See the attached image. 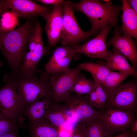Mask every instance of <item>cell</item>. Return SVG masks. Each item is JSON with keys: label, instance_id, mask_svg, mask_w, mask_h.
I'll use <instances>...</instances> for the list:
<instances>
[{"label": "cell", "instance_id": "cell-28", "mask_svg": "<svg viewBox=\"0 0 137 137\" xmlns=\"http://www.w3.org/2000/svg\"><path fill=\"white\" fill-rule=\"evenodd\" d=\"M70 137H88L85 123L79 121L73 128Z\"/></svg>", "mask_w": 137, "mask_h": 137}, {"label": "cell", "instance_id": "cell-14", "mask_svg": "<svg viewBox=\"0 0 137 137\" xmlns=\"http://www.w3.org/2000/svg\"><path fill=\"white\" fill-rule=\"evenodd\" d=\"M63 3L55 6L51 11L44 17L46 20L45 30L48 44L55 45L61 38L63 29Z\"/></svg>", "mask_w": 137, "mask_h": 137}, {"label": "cell", "instance_id": "cell-25", "mask_svg": "<svg viewBox=\"0 0 137 137\" xmlns=\"http://www.w3.org/2000/svg\"><path fill=\"white\" fill-rule=\"evenodd\" d=\"M18 17L11 11H7L3 13L0 20V31L5 32L14 30L19 24Z\"/></svg>", "mask_w": 137, "mask_h": 137}, {"label": "cell", "instance_id": "cell-15", "mask_svg": "<svg viewBox=\"0 0 137 137\" xmlns=\"http://www.w3.org/2000/svg\"><path fill=\"white\" fill-rule=\"evenodd\" d=\"M42 33L39 36L33 50L25 53L23 57L20 72L26 75L35 74L38 63L42 58L49 51L43 41Z\"/></svg>", "mask_w": 137, "mask_h": 137}, {"label": "cell", "instance_id": "cell-36", "mask_svg": "<svg viewBox=\"0 0 137 137\" xmlns=\"http://www.w3.org/2000/svg\"><path fill=\"white\" fill-rule=\"evenodd\" d=\"M131 137H137V133H132Z\"/></svg>", "mask_w": 137, "mask_h": 137}, {"label": "cell", "instance_id": "cell-26", "mask_svg": "<svg viewBox=\"0 0 137 137\" xmlns=\"http://www.w3.org/2000/svg\"><path fill=\"white\" fill-rule=\"evenodd\" d=\"M22 124L0 112V136L9 132L18 131L22 127Z\"/></svg>", "mask_w": 137, "mask_h": 137}, {"label": "cell", "instance_id": "cell-12", "mask_svg": "<svg viewBox=\"0 0 137 137\" xmlns=\"http://www.w3.org/2000/svg\"><path fill=\"white\" fill-rule=\"evenodd\" d=\"M5 0L9 9L18 17L28 19L38 16L44 18L52 9L31 0Z\"/></svg>", "mask_w": 137, "mask_h": 137}, {"label": "cell", "instance_id": "cell-23", "mask_svg": "<svg viewBox=\"0 0 137 137\" xmlns=\"http://www.w3.org/2000/svg\"><path fill=\"white\" fill-rule=\"evenodd\" d=\"M130 75V74L126 72L111 71L104 82L101 85L109 95L113 89Z\"/></svg>", "mask_w": 137, "mask_h": 137}, {"label": "cell", "instance_id": "cell-32", "mask_svg": "<svg viewBox=\"0 0 137 137\" xmlns=\"http://www.w3.org/2000/svg\"><path fill=\"white\" fill-rule=\"evenodd\" d=\"M129 5L137 13V1L136 0H127Z\"/></svg>", "mask_w": 137, "mask_h": 137}, {"label": "cell", "instance_id": "cell-30", "mask_svg": "<svg viewBox=\"0 0 137 137\" xmlns=\"http://www.w3.org/2000/svg\"><path fill=\"white\" fill-rule=\"evenodd\" d=\"M39 2L45 4H50L57 6L63 3L65 1L62 0H37Z\"/></svg>", "mask_w": 137, "mask_h": 137}, {"label": "cell", "instance_id": "cell-21", "mask_svg": "<svg viewBox=\"0 0 137 137\" xmlns=\"http://www.w3.org/2000/svg\"><path fill=\"white\" fill-rule=\"evenodd\" d=\"M81 68L90 73L94 78V81L102 84L111 72L105 64L86 62L79 64Z\"/></svg>", "mask_w": 137, "mask_h": 137}, {"label": "cell", "instance_id": "cell-1", "mask_svg": "<svg viewBox=\"0 0 137 137\" xmlns=\"http://www.w3.org/2000/svg\"><path fill=\"white\" fill-rule=\"evenodd\" d=\"M36 23L32 18L28 19L12 31H0V50L13 73L21 71L26 49Z\"/></svg>", "mask_w": 137, "mask_h": 137}, {"label": "cell", "instance_id": "cell-33", "mask_svg": "<svg viewBox=\"0 0 137 137\" xmlns=\"http://www.w3.org/2000/svg\"><path fill=\"white\" fill-rule=\"evenodd\" d=\"M131 135L132 133L130 132V130H128L111 137H131Z\"/></svg>", "mask_w": 137, "mask_h": 137}, {"label": "cell", "instance_id": "cell-8", "mask_svg": "<svg viewBox=\"0 0 137 137\" xmlns=\"http://www.w3.org/2000/svg\"><path fill=\"white\" fill-rule=\"evenodd\" d=\"M105 108L100 118L113 136L129 130L136 120L134 112L122 111L108 105Z\"/></svg>", "mask_w": 137, "mask_h": 137}, {"label": "cell", "instance_id": "cell-11", "mask_svg": "<svg viewBox=\"0 0 137 137\" xmlns=\"http://www.w3.org/2000/svg\"><path fill=\"white\" fill-rule=\"evenodd\" d=\"M75 49L68 46L57 48L53 52L49 61L45 65V72L50 75L66 71L70 68L72 60L79 57Z\"/></svg>", "mask_w": 137, "mask_h": 137}, {"label": "cell", "instance_id": "cell-6", "mask_svg": "<svg viewBox=\"0 0 137 137\" xmlns=\"http://www.w3.org/2000/svg\"><path fill=\"white\" fill-rule=\"evenodd\" d=\"M137 81L134 79L121 83L109 93L106 105L122 111H136Z\"/></svg>", "mask_w": 137, "mask_h": 137}, {"label": "cell", "instance_id": "cell-5", "mask_svg": "<svg viewBox=\"0 0 137 137\" xmlns=\"http://www.w3.org/2000/svg\"><path fill=\"white\" fill-rule=\"evenodd\" d=\"M63 29L60 40L62 46H68L76 49L81 42L93 36L90 30L84 31L80 27L75 17L73 7L68 1L63 3Z\"/></svg>", "mask_w": 137, "mask_h": 137}, {"label": "cell", "instance_id": "cell-2", "mask_svg": "<svg viewBox=\"0 0 137 137\" xmlns=\"http://www.w3.org/2000/svg\"><path fill=\"white\" fill-rule=\"evenodd\" d=\"M73 8L85 15L91 25L89 30L93 35L98 33L103 27L116 26L122 5H116L110 1L101 2L97 0H82L73 3L68 1Z\"/></svg>", "mask_w": 137, "mask_h": 137}, {"label": "cell", "instance_id": "cell-27", "mask_svg": "<svg viewBox=\"0 0 137 137\" xmlns=\"http://www.w3.org/2000/svg\"><path fill=\"white\" fill-rule=\"evenodd\" d=\"M95 83V89L98 99L100 110H102L105 108L109 95L101 84L96 82Z\"/></svg>", "mask_w": 137, "mask_h": 137}, {"label": "cell", "instance_id": "cell-17", "mask_svg": "<svg viewBox=\"0 0 137 137\" xmlns=\"http://www.w3.org/2000/svg\"><path fill=\"white\" fill-rule=\"evenodd\" d=\"M121 16L122 25L119 30L123 35L137 38V15L136 13L128 3L122 1Z\"/></svg>", "mask_w": 137, "mask_h": 137}, {"label": "cell", "instance_id": "cell-3", "mask_svg": "<svg viewBox=\"0 0 137 137\" xmlns=\"http://www.w3.org/2000/svg\"><path fill=\"white\" fill-rule=\"evenodd\" d=\"M10 74L25 108L36 101L52 97L49 83L50 75L44 71L40 78L35 74L26 75L20 72Z\"/></svg>", "mask_w": 137, "mask_h": 137}, {"label": "cell", "instance_id": "cell-35", "mask_svg": "<svg viewBox=\"0 0 137 137\" xmlns=\"http://www.w3.org/2000/svg\"><path fill=\"white\" fill-rule=\"evenodd\" d=\"M130 130L131 133H136L137 132V121H135L132 125Z\"/></svg>", "mask_w": 137, "mask_h": 137}, {"label": "cell", "instance_id": "cell-9", "mask_svg": "<svg viewBox=\"0 0 137 137\" xmlns=\"http://www.w3.org/2000/svg\"><path fill=\"white\" fill-rule=\"evenodd\" d=\"M111 27L106 26L102 28L95 37L75 49L76 53L84 54L91 58L101 59L106 61L110 55L111 51H108L106 41Z\"/></svg>", "mask_w": 137, "mask_h": 137}, {"label": "cell", "instance_id": "cell-4", "mask_svg": "<svg viewBox=\"0 0 137 137\" xmlns=\"http://www.w3.org/2000/svg\"><path fill=\"white\" fill-rule=\"evenodd\" d=\"M3 80L5 84L0 90V112L22 123L25 108L10 74H7Z\"/></svg>", "mask_w": 137, "mask_h": 137}, {"label": "cell", "instance_id": "cell-20", "mask_svg": "<svg viewBox=\"0 0 137 137\" xmlns=\"http://www.w3.org/2000/svg\"><path fill=\"white\" fill-rule=\"evenodd\" d=\"M29 137H61L60 131L46 120L28 128Z\"/></svg>", "mask_w": 137, "mask_h": 137}, {"label": "cell", "instance_id": "cell-10", "mask_svg": "<svg viewBox=\"0 0 137 137\" xmlns=\"http://www.w3.org/2000/svg\"><path fill=\"white\" fill-rule=\"evenodd\" d=\"M89 96L76 94L71 95L64 102L79 121L87 123L99 117L102 112L95 110L89 103Z\"/></svg>", "mask_w": 137, "mask_h": 137}, {"label": "cell", "instance_id": "cell-31", "mask_svg": "<svg viewBox=\"0 0 137 137\" xmlns=\"http://www.w3.org/2000/svg\"><path fill=\"white\" fill-rule=\"evenodd\" d=\"M9 9L5 0H0V15Z\"/></svg>", "mask_w": 137, "mask_h": 137}, {"label": "cell", "instance_id": "cell-16", "mask_svg": "<svg viewBox=\"0 0 137 137\" xmlns=\"http://www.w3.org/2000/svg\"><path fill=\"white\" fill-rule=\"evenodd\" d=\"M53 102L52 96L48 97L36 101L25 107L23 114L27 119L29 126H31L45 119L47 113Z\"/></svg>", "mask_w": 137, "mask_h": 137}, {"label": "cell", "instance_id": "cell-29", "mask_svg": "<svg viewBox=\"0 0 137 137\" xmlns=\"http://www.w3.org/2000/svg\"><path fill=\"white\" fill-rule=\"evenodd\" d=\"M88 95L89 103V105L94 108L100 110L98 99L95 88Z\"/></svg>", "mask_w": 137, "mask_h": 137}, {"label": "cell", "instance_id": "cell-37", "mask_svg": "<svg viewBox=\"0 0 137 137\" xmlns=\"http://www.w3.org/2000/svg\"><path fill=\"white\" fill-rule=\"evenodd\" d=\"M4 64V62L0 60V67L2 66Z\"/></svg>", "mask_w": 137, "mask_h": 137}, {"label": "cell", "instance_id": "cell-13", "mask_svg": "<svg viewBox=\"0 0 137 137\" xmlns=\"http://www.w3.org/2000/svg\"><path fill=\"white\" fill-rule=\"evenodd\" d=\"M112 45L131 62L132 66L136 69L137 66V50L136 44L132 38L123 35L116 27L113 35L106 43Z\"/></svg>", "mask_w": 137, "mask_h": 137}, {"label": "cell", "instance_id": "cell-34", "mask_svg": "<svg viewBox=\"0 0 137 137\" xmlns=\"http://www.w3.org/2000/svg\"><path fill=\"white\" fill-rule=\"evenodd\" d=\"M18 131H14L7 133L0 136V137H19Z\"/></svg>", "mask_w": 137, "mask_h": 137}, {"label": "cell", "instance_id": "cell-18", "mask_svg": "<svg viewBox=\"0 0 137 137\" xmlns=\"http://www.w3.org/2000/svg\"><path fill=\"white\" fill-rule=\"evenodd\" d=\"M73 114L64 104L52 103L45 119L61 131L62 127L69 120Z\"/></svg>", "mask_w": 137, "mask_h": 137}, {"label": "cell", "instance_id": "cell-7", "mask_svg": "<svg viewBox=\"0 0 137 137\" xmlns=\"http://www.w3.org/2000/svg\"><path fill=\"white\" fill-rule=\"evenodd\" d=\"M79 66L55 75H50L49 84L52 91L53 103L64 101L71 95L75 80L81 74Z\"/></svg>", "mask_w": 137, "mask_h": 137}, {"label": "cell", "instance_id": "cell-24", "mask_svg": "<svg viewBox=\"0 0 137 137\" xmlns=\"http://www.w3.org/2000/svg\"><path fill=\"white\" fill-rule=\"evenodd\" d=\"M95 81L86 78L84 75L81 74L75 82L72 91L78 94L88 95L95 88Z\"/></svg>", "mask_w": 137, "mask_h": 137}, {"label": "cell", "instance_id": "cell-19", "mask_svg": "<svg viewBox=\"0 0 137 137\" xmlns=\"http://www.w3.org/2000/svg\"><path fill=\"white\" fill-rule=\"evenodd\" d=\"M111 71L128 73L135 79L137 78V71L128 62L127 59L115 48L111 51L110 55L105 63Z\"/></svg>", "mask_w": 137, "mask_h": 137}, {"label": "cell", "instance_id": "cell-22", "mask_svg": "<svg viewBox=\"0 0 137 137\" xmlns=\"http://www.w3.org/2000/svg\"><path fill=\"white\" fill-rule=\"evenodd\" d=\"M100 117L85 123L88 137H111L113 136L107 129Z\"/></svg>", "mask_w": 137, "mask_h": 137}]
</instances>
